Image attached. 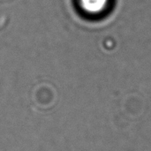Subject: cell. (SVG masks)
<instances>
[{
  "label": "cell",
  "mask_w": 151,
  "mask_h": 151,
  "mask_svg": "<svg viewBox=\"0 0 151 151\" xmlns=\"http://www.w3.org/2000/svg\"><path fill=\"white\" fill-rule=\"evenodd\" d=\"M109 0H80L82 9L88 13H99L104 11Z\"/></svg>",
  "instance_id": "obj_1"
}]
</instances>
